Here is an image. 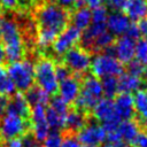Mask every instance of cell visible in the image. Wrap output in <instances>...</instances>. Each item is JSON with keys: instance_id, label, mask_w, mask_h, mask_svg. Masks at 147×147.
<instances>
[{"instance_id": "cell-37", "label": "cell", "mask_w": 147, "mask_h": 147, "mask_svg": "<svg viewBox=\"0 0 147 147\" xmlns=\"http://www.w3.org/2000/svg\"><path fill=\"white\" fill-rule=\"evenodd\" d=\"M125 36H127V37H130V38H132L134 40H138L140 38V32H139V29H138L137 23H134V22L131 23V25L129 26Z\"/></svg>"}, {"instance_id": "cell-23", "label": "cell", "mask_w": 147, "mask_h": 147, "mask_svg": "<svg viewBox=\"0 0 147 147\" xmlns=\"http://www.w3.org/2000/svg\"><path fill=\"white\" fill-rule=\"evenodd\" d=\"M101 85H102V93L108 99H113L119 93L118 77H115V76L103 77L101 78Z\"/></svg>"}, {"instance_id": "cell-4", "label": "cell", "mask_w": 147, "mask_h": 147, "mask_svg": "<svg viewBox=\"0 0 147 147\" xmlns=\"http://www.w3.org/2000/svg\"><path fill=\"white\" fill-rule=\"evenodd\" d=\"M34 83L46 93L55 94L59 80L55 75V62L47 56H41L34 63Z\"/></svg>"}, {"instance_id": "cell-8", "label": "cell", "mask_w": 147, "mask_h": 147, "mask_svg": "<svg viewBox=\"0 0 147 147\" xmlns=\"http://www.w3.org/2000/svg\"><path fill=\"white\" fill-rule=\"evenodd\" d=\"M91 53L83 47L75 46L63 55V64L76 76L85 74L91 67Z\"/></svg>"}, {"instance_id": "cell-41", "label": "cell", "mask_w": 147, "mask_h": 147, "mask_svg": "<svg viewBox=\"0 0 147 147\" xmlns=\"http://www.w3.org/2000/svg\"><path fill=\"white\" fill-rule=\"evenodd\" d=\"M105 5V0H86V6L90 9H95Z\"/></svg>"}, {"instance_id": "cell-7", "label": "cell", "mask_w": 147, "mask_h": 147, "mask_svg": "<svg viewBox=\"0 0 147 147\" xmlns=\"http://www.w3.org/2000/svg\"><path fill=\"white\" fill-rule=\"evenodd\" d=\"M29 130L30 123L26 118H23L17 114L6 111L0 118V138L5 141L14 138H21Z\"/></svg>"}, {"instance_id": "cell-42", "label": "cell", "mask_w": 147, "mask_h": 147, "mask_svg": "<svg viewBox=\"0 0 147 147\" xmlns=\"http://www.w3.org/2000/svg\"><path fill=\"white\" fill-rule=\"evenodd\" d=\"M76 1H77V0H56L57 5H60L61 7L68 9V10H69L70 8H74Z\"/></svg>"}, {"instance_id": "cell-32", "label": "cell", "mask_w": 147, "mask_h": 147, "mask_svg": "<svg viewBox=\"0 0 147 147\" xmlns=\"http://www.w3.org/2000/svg\"><path fill=\"white\" fill-rule=\"evenodd\" d=\"M61 147H84V146L79 142L75 133L65 132V134L63 136V142Z\"/></svg>"}, {"instance_id": "cell-9", "label": "cell", "mask_w": 147, "mask_h": 147, "mask_svg": "<svg viewBox=\"0 0 147 147\" xmlns=\"http://www.w3.org/2000/svg\"><path fill=\"white\" fill-rule=\"evenodd\" d=\"M82 31L78 30L74 25H68L55 39L52 47L56 55H64L69 49L75 47L78 42H80Z\"/></svg>"}, {"instance_id": "cell-43", "label": "cell", "mask_w": 147, "mask_h": 147, "mask_svg": "<svg viewBox=\"0 0 147 147\" xmlns=\"http://www.w3.org/2000/svg\"><path fill=\"white\" fill-rule=\"evenodd\" d=\"M7 61V55H6V49L2 42L0 41V65H3L5 62Z\"/></svg>"}, {"instance_id": "cell-1", "label": "cell", "mask_w": 147, "mask_h": 147, "mask_svg": "<svg viewBox=\"0 0 147 147\" xmlns=\"http://www.w3.org/2000/svg\"><path fill=\"white\" fill-rule=\"evenodd\" d=\"M33 16L38 29L52 31L57 36L70 22V11L57 3L44 2L38 5Z\"/></svg>"}, {"instance_id": "cell-18", "label": "cell", "mask_w": 147, "mask_h": 147, "mask_svg": "<svg viewBox=\"0 0 147 147\" xmlns=\"http://www.w3.org/2000/svg\"><path fill=\"white\" fill-rule=\"evenodd\" d=\"M30 110H31V107H30L29 102L26 101L25 95L22 92H17L11 95V98L9 99L7 111L17 114L23 118H29Z\"/></svg>"}, {"instance_id": "cell-27", "label": "cell", "mask_w": 147, "mask_h": 147, "mask_svg": "<svg viewBox=\"0 0 147 147\" xmlns=\"http://www.w3.org/2000/svg\"><path fill=\"white\" fill-rule=\"evenodd\" d=\"M49 107L53 108L56 113H59L61 116L63 117H67L69 110H70V107H69V103L65 102L60 95H55L53 96L51 100H49Z\"/></svg>"}, {"instance_id": "cell-45", "label": "cell", "mask_w": 147, "mask_h": 147, "mask_svg": "<svg viewBox=\"0 0 147 147\" xmlns=\"http://www.w3.org/2000/svg\"><path fill=\"white\" fill-rule=\"evenodd\" d=\"M102 147H124V142H123V141L115 142V144H113V142H107V144H105Z\"/></svg>"}, {"instance_id": "cell-29", "label": "cell", "mask_w": 147, "mask_h": 147, "mask_svg": "<svg viewBox=\"0 0 147 147\" xmlns=\"http://www.w3.org/2000/svg\"><path fill=\"white\" fill-rule=\"evenodd\" d=\"M63 142V134L59 130H52L41 142L42 147H61Z\"/></svg>"}, {"instance_id": "cell-5", "label": "cell", "mask_w": 147, "mask_h": 147, "mask_svg": "<svg viewBox=\"0 0 147 147\" xmlns=\"http://www.w3.org/2000/svg\"><path fill=\"white\" fill-rule=\"evenodd\" d=\"M15 88L18 92H26L34 85V64L31 60L23 59L11 62L7 69Z\"/></svg>"}, {"instance_id": "cell-49", "label": "cell", "mask_w": 147, "mask_h": 147, "mask_svg": "<svg viewBox=\"0 0 147 147\" xmlns=\"http://www.w3.org/2000/svg\"><path fill=\"white\" fill-rule=\"evenodd\" d=\"M1 23H2V16L0 15V30H1Z\"/></svg>"}, {"instance_id": "cell-26", "label": "cell", "mask_w": 147, "mask_h": 147, "mask_svg": "<svg viewBox=\"0 0 147 147\" xmlns=\"http://www.w3.org/2000/svg\"><path fill=\"white\" fill-rule=\"evenodd\" d=\"M133 103H134V110L136 114L139 115L140 118H144L147 116V95L145 91H137L133 95Z\"/></svg>"}, {"instance_id": "cell-17", "label": "cell", "mask_w": 147, "mask_h": 147, "mask_svg": "<svg viewBox=\"0 0 147 147\" xmlns=\"http://www.w3.org/2000/svg\"><path fill=\"white\" fill-rule=\"evenodd\" d=\"M140 123L139 121H136L133 118L131 119H124L119 123L117 132L119 134V138L123 142L132 144L137 136L141 132L140 131Z\"/></svg>"}, {"instance_id": "cell-30", "label": "cell", "mask_w": 147, "mask_h": 147, "mask_svg": "<svg viewBox=\"0 0 147 147\" xmlns=\"http://www.w3.org/2000/svg\"><path fill=\"white\" fill-rule=\"evenodd\" d=\"M145 67H146V65H144L142 63H140L139 61H137L136 59H133L132 61H130V62L126 64V72L142 78Z\"/></svg>"}, {"instance_id": "cell-20", "label": "cell", "mask_w": 147, "mask_h": 147, "mask_svg": "<svg viewBox=\"0 0 147 147\" xmlns=\"http://www.w3.org/2000/svg\"><path fill=\"white\" fill-rule=\"evenodd\" d=\"M124 13L133 22L147 17V0H127Z\"/></svg>"}, {"instance_id": "cell-47", "label": "cell", "mask_w": 147, "mask_h": 147, "mask_svg": "<svg viewBox=\"0 0 147 147\" xmlns=\"http://www.w3.org/2000/svg\"><path fill=\"white\" fill-rule=\"evenodd\" d=\"M142 79L147 80V65L145 67V70H144V75H142Z\"/></svg>"}, {"instance_id": "cell-38", "label": "cell", "mask_w": 147, "mask_h": 147, "mask_svg": "<svg viewBox=\"0 0 147 147\" xmlns=\"http://www.w3.org/2000/svg\"><path fill=\"white\" fill-rule=\"evenodd\" d=\"M8 103H9V96L0 95V118L5 115V113L8 109Z\"/></svg>"}, {"instance_id": "cell-10", "label": "cell", "mask_w": 147, "mask_h": 147, "mask_svg": "<svg viewBox=\"0 0 147 147\" xmlns=\"http://www.w3.org/2000/svg\"><path fill=\"white\" fill-rule=\"evenodd\" d=\"M77 139L83 146H98L103 144L107 138V133L102 125L91 122L77 132Z\"/></svg>"}, {"instance_id": "cell-13", "label": "cell", "mask_w": 147, "mask_h": 147, "mask_svg": "<svg viewBox=\"0 0 147 147\" xmlns=\"http://www.w3.org/2000/svg\"><path fill=\"white\" fill-rule=\"evenodd\" d=\"M131 23V20L124 11H110L107 18V30L114 37H121L126 33Z\"/></svg>"}, {"instance_id": "cell-12", "label": "cell", "mask_w": 147, "mask_h": 147, "mask_svg": "<svg viewBox=\"0 0 147 147\" xmlns=\"http://www.w3.org/2000/svg\"><path fill=\"white\" fill-rule=\"evenodd\" d=\"M59 95L69 105L75 103L77 100L79 92H80V79L79 76L71 75L68 78L63 79L62 82L59 83V88H57Z\"/></svg>"}, {"instance_id": "cell-40", "label": "cell", "mask_w": 147, "mask_h": 147, "mask_svg": "<svg viewBox=\"0 0 147 147\" xmlns=\"http://www.w3.org/2000/svg\"><path fill=\"white\" fill-rule=\"evenodd\" d=\"M3 147H23V144L21 138H14V139L6 140V144Z\"/></svg>"}, {"instance_id": "cell-2", "label": "cell", "mask_w": 147, "mask_h": 147, "mask_svg": "<svg viewBox=\"0 0 147 147\" xmlns=\"http://www.w3.org/2000/svg\"><path fill=\"white\" fill-rule=\"evenodd\" d=\"M0 38L2 45L5 46L8 62L11 63L24 59L26 51L24 34L15 20L2 18Z\"/></svg>"}, {"instance_id": "cell-25", "label": "cell", "mask_w": 147, "mask_h": 147, "mask_svg": "<svg viewBox=\"0 0 147 147\" xmlns=\"http://www.w3.org/2000/svg\"><path fill=\"white\" fill-rule=\"evenodd\" d=\"M46 121H47L49 129H52V130H59L60 131V130L64 129L65 117L61 116L59 113H56L49 106L46 108Z\"/></svg>"}, {"instance_id": "cell-46", "label": "cell", "mask_w": 147, "mask_h": 147, "mask_svg": "<svg viewBox=\"0 0 147 147\" xmlns=\"http://www.w3.org/2000/svg\"><path fill=\"white\" fill-rule=\"evenodd\" d=\"M140 126H142L144 127V130H145V132H147V116L146 117H144V118H140Z\"/></svg>"}, {"instance_id": "cell-36", "label": "cell", "mask_w": 147, "mask_h": 147, "mask_svg": "<svg viewBox=\"0 0 147 147\" xmlns=\"http://www.w3.org/2000/svg\"><path fill=\"white\" fill-rule=\"evenodd\" d=\"M132 145L133 147H147V132H140L132 142Z\"/></svg>"}, {"instance_id": "cell-6", "label": "cell", "mask_w": 147, "mask_h": 147, "mask_svg": "<svg viewBox=\"0 0 147 147\" xmlns=\"http://www.w3.org/2000/svg\"><path fill=\"white\" fill-rule=\"evenodd\" d=\"M91 71L98 78H103L108 76L118 77L124 72L123 64L114 56L108 53L101 52L94 55L93 60L91 61Z\"/></svg>"}, {"instance_id": "cell-14", "label": "cell", "mask_w": 147, "mask_h": 147, "mask_svg": "<svg viewBox=\"0 0 147 147\" xmlns=\"http://www.w3.org/2000/svg\"><path fill=\"white\" fill-rule=\"evenodd\" d=\"M114 106H115V111H116L117 116L122 121L133 118L136 110H134V103H133V95L132 94L118 93L115 96Z\"/></svg>"}, {"instance_id": "cell-31", "label": "cell", "mask_w": 147, "mask_h": 147, "mask_svg": "<svg viewBox=\"0 0 147 147\" xmlns=\"http://www.w3.org/2000/svg\"><path fill=\"white\" fill-rule=\"evenodd\" d=\"M127 0H105V7L111 9V11H124Z\"/></svg>"}, {"instance_id": "cell-21", "label": "cell", "mask_w": 147, "mask_h": 147, "mask_svg": "<svg viewBox=\"0 0 147 147\" xmlns=\"http://www.w3.org/2000/svg\"><path fill=\"white\" fill-rule=\"evenodd\" d=\"M70 21L71 25L76 26L82 32L88 28L92 21V10L88 7H82L75 9L72 14H70Z\"/></svg>"}, {"instance_id": "cell-44", "label": "cell", "mask_w": 147, "mask_h": 147, "mask_svg": "<svg viewBox=\"0 0 147 147\" xmlns=\"http://www.w3.org/2000/svg\"><path fill=\"white\" fill-rule=\"evenodd\" d=\"M34 1H37V0H20V3L18 5L22 8H26V7L31 6L32 3H34Z\"/></svg>"}, {"instance_id": "cell-51", "label": "cell", "mask_w": 147, "mask_h": 147, "mask_svg": "<svg viewBox=\"0 0 147 147\" xmlns=\"http://www.w3.org/2000/svg\"><path fill=\"white\" fill-rule=\"evenodd\" d=\"M145 93H146V95H147V86H146V90H145Z\"/></svg>"}, {"instance_id": "cell-16", "label": "cell", "mask_w": 147, "mask_h": 147, "mask_svg": "<svg viewBox=\"0 0 147 147\" xmlns=\"http://www.w3.org/2000/svg\"><path fill=\"white\" fill-rule=\"evenodd\" d=\"M87 122H88L87 113L82 111L77 108L70 109L65 117L64 129L67 130V132L77 133L79 130H82L87 124Z\"/></svg>"}, {"instance_id": "cell-22", "label": "cell", "mask_w": 147, "mask_h": 147, "mask_svg": "<svg viewBox=\"0 0 147 147\" xmlns=\"http://www.w3.org/2000/svg\"><path fill=\"white\" fill-rule=\"evenodd\" d=\"M25 98L26 101L29 102L30 107L34 106H46L49 102V94L46 93L44 90H41L38 85L31 86L26 92H25Z\"/></svg>"}, {"instance_id": "cell-28", "label": "cell", "mask_w": 147, "mask_h": 147, "mask_svg": "<svg viewBox=\"0 0 147 147\" xmlns=\"http://www.w3.org/2000/svg\"><path fill=\"white\" fill-rule=\"evenodd\" d=\"M134 59L147 65V39L139 38L136 42V51H134Z\"/></svg>"}, {"instance_id": "cell-50", "label": "cell", "mask_w": 147, "mask_h": 147, "mask_svg": "<svg viewBox=\"0 0 147 147\" xmlns=\"http://www.w3.org/2000/svg\"><path fill=\"white\" fill-rule=\"evenodd\" d=\"M84 147H98V146H84Z\"/></svg>"}, {"instance_id": "cell-48", "label": "cell", "mask_w": 147, "mask_h": 147, "mask_svg": "<svg viewBox=\"0 0 147 147\" xmlns=\"http://www.w3.org/2000/svg\"><path fill=\"white\" fill-rule=\"evenodd\" d=\"M44 2H49V3H55L56 0H42Z\"/></svg>"}, {"instance_id": "cell-3", "label": "cell", "mask_w": 147, "mask_h": 147, "mask_svg": "<svg viewBox=\"0 0 147 147\" xmlns=\"http://www.w3.org/2000/svg\"><path fill=\"white\" fill-rule=\"evenodd\" d=\"M102 95L101 79L94 75H86L80 83V92L74 105L77 109L87 113L92 110Z\"/></svg>"}, {"instance_id": "cell-34", "label": "cell", "mask_w": 147, "mask_h": 147, "mask_svg": "<svg viewBox=\"0 0 147 147\" xmlns=\"http://www.w3.org/2000/svg\"><path fill=\"white\" fill-rule=\"evenodd\" d=\"M55 75H56V78H57V80L60 83L63 79H65L69 76H71V71L63 63H57V64H55Z\"/></svg>"}, {"instance_id": "cell-24", "label": "cell", "mask_w": 147, "mask_h": 147, "mask_svg": "<svg viewBox=\"0 0 147 147\" xmlns=\"http://www.w3.org/2000/svg\"><path fill=\"white\" fill-rule=\"evenodd\" d=\"M14 93H16V88L13 80L10 79L7 69L0 65V95L11 96Z\"/></svg>"}, {"instance_id": "cell-15", "label": "cell", "mask_w": 147, "mask_h": 147, "mask_svg": "<svg viewBox=\"0 0 147 147\" xmlns=\"http://www.w3.org/2000/svg\"><path fill=\"white\" fill-rule=\"evenodd\" d=\"M92 115L96 121H100L101 123L118 117L115 111L114 101L108 98H101L95 103V106L92 108Z\"/></svg>"}, {"instance_id": "cell-39", "label": "cell", "mask_w": 147, "mask_h": 147, "mask_svg": "<svg viewBox=\"0 0 147 147\" xmlns=\"http://www.w3.org/2000/svg\"><path fill=\"white\" fill-rule=\"evenodd\" d=\"M137 25H138V29H139L140 36H142L144 38H146V39H147V17L141 18L140 21H138Z\"/></svg>"}, {"instance_id": "cell-35", "label": "cell", "mask_w": 147, "mask_h": 147, "mask_svg": "<svg viewBox=\"0 0 147 147\" xmlns=\"http://www.w3.org/2000/svg\"><path fill=\"white\" fill-rule=\"evenodd\" d=\"M20 3V0H0V8L3 11H14Z\"/></svg>"}, {"instance_id": "cell-11", "label": "cell", "mask_w": 147, "mask_h": 147, "mask_svg": "<svg viewBox=\"0 0 147 147\" xmlns=\"http://www.w3.org/2000/svg\"><path fill=\"white\" fill-rule=\"evenodd\" d=\"M136 42H137V40L127 37L125 34L118 37V39L115 40L114 45L111 46L113 55L122 64H127L130 61H132L134 59Z\"/></svg>"}, {"instance_id": "cell-33", "label": "cell", "mask_w": 147, "mask_h": 147, "mask_svg": "<svg viewBox=\"0 0 147 147\" xmlns=\"http://www.w3.org/2000/svg\"><path fill=\"white\" fill-rule=\"evenodd\" d=\"M21 140H22L23 147H42L41 142L38 141L31 132H26L25 134H23L21 137Z\"/></svg>"}, {"instance_id": "cell-19", "label": "cell", "mask_w": 147, "mask_h": 147, "mask_svg": "<svg viewBox=\"0 0 147 147\" xmlns=\"http://www.w3.org/2000/svg\"><path fill=\"white\" fill-rule=\"evenodd\" d=\"M144 83V79L141 77L131 75L129 72H123L118 76V88L119 93H136L140 90L141 85Z\"/></svg>"}]
</instances>
